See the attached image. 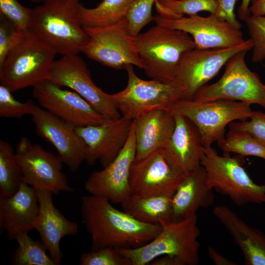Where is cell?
<instances>
[{
  "instance_id": "obj_30",
  "label": "cell",
  "mask_w": 265,
  "mask_h": 265,
  "mask_svg": "<svg viewBox=\"0 0 265 265\" xmlns=\"http://www.w3.org/2000/svg\"><path fill=\"white\" fill-rule=\"evenodd\" d=\"M225 153H235L242 157L253 156L265 160V145L249 132L229 129L224 139L217 142Z\"/></svg>"
},
{
  "instance_id": "obj_4",
  "label": "cell",
  "mask_w": 265,
  "mask_h": 265,
  "mask_svg": "<svg viewBox=\"0 0 265 265\" xmlns=\"http://www.w3.org/2000/svg\"><path fill=\"white\" fill-rule=\"evenodd\" d=\"M56 53L30 29L0 64V84L14 92L48 80Z\"/></svg>"
},
{
  "instance_id": "obj_21",
  "label": "cell",
  "mask_w": 265,
  "mask_h": 265,
  "mask_svg": "<svg viewBox=\"0 0 265 265\" xmlns=\"http://www.w3.org/2000/svg\"><path fill=\"white\" fill-rule=\"evenodd\" d=\"M174 115L175 129L164 150L171 165L185 177L201 165L204 147L200 132L194 123L184 116Z\"/></svg>"
},
{
  "instance_id": "obj_26",
  "label": "cell",
  "mask_w": 265,
  "mask_h": 265,
  "mask_svg": "<svg viewBox=\"0 0 265 265\" xmlns=\"http://www.w3.org/2000/svg\"><path fill=\"white\" fill-rule=\"evenodd\" d=\"M166 194L130 195L121 204L123 211L143 223L162 226L172 222V199Z\"/></svg>"
},
{
  "instance_id": "obj_24",
  "label": "cell",
  "mask_w": 265,
  "mask_h": 265,
  "mask_svg": "<svg viewBox=\"0 0 265 265\" xmlns=\"http://www.w3.org/2000/svg\"><path fill=\"white\" fill-rule=\"evenodd\" d=\"M214 199L208 184L205 170L200 165L180 182L172 199V222L193 215L200 208L211 206Z\"/></svg>"
},
{
  "instance_id": "obj_11",
  "label": "cell",
  "mask_w": 265,
  "mask_h": 265,
  "mask_svg": "<svg viewBox=\"0 0 265 265\" xmlns=\"http://www.w3.org/2000/svg\"><path fill=\"white\" fill-rule=\"evenodd\" d=\"M84 29L89 39L82 53L88 58L117 70L129 65L143 68L126 18L111 26Z\"/></svg>"
},
{
  "instance_id": "obj_8",
  "label": "cell",
  "mask_w": 265,
  "mask_h": 265,
  "mask_svg": "<svg viewBox=\"0 0 265 265\" xmlns=\"http://www.w3.org/2000/svg\"><path fill=\"white\" fill-rule=\"evenodd\" d=\"M248 51L244 50L233 55L226 62L220 79L202 87L192 99L239 101L257 104L265 109V84L247 66L245 56Z\"/></svg>"
},
{
  "instance_id": "obj_2",
  "label": "cell",
  "mask_w": 265,
  "mask_h": 265,
  "mask_svg": "<svg viewBox=\"0 0 265 265\" xmlns=\"http://www.w3.org/2000/svg\"><path fill=\"white\" fill-rule=\"evenodd\" d=\"M80 0H45L32 8L30 30L62 55L82 53L89 36L79 17Z\"/></svg>"
},
{
  "instance_id": "obj_34",
  "label": "cell",
  "mask_w": 265,
  "mask_h": 265,
  "mask_svg": "<svg viewBox=\"0 0 265 265\" xmlns=\"http://www.w3.org/2000/svg\"><path fill=\"white\" fill-rule=\"evenodd\" d=\"M80 265H132L129 259L116 248L106 247L82 253Z\"/></svg>"
},
{
  "instance_id": "obj_14",
  "label": "cell",
  "mask_w": 265,
  "mask_h": 265,
  "mask_svg": "<svg viewBox=\"0 0 265 265\" xmlns=\"http://www.w3.org/2000/svg\"><path fill=\"white\" fill-rule=\"evenodd\" d=\"M156 24L183 31L192 38L195 48H226L243 43L245 40L240 30L215 14L207 17L198 14L167 17L154 16Z\"/></svg>"
},
{
  "instance_id": "obj_20",
  "label": "cell",
  "mask_w": 265,
  "mask_h": 265,
  "mask_svg": "<svg viewBox=\"0 0 265 265\" xmlns=\"http://www.w3.org/2000/svg\"><path fill=\"white\" fill-rule=\"evenodd\" d=\"M39 205L38 216L33 228L39 233L40 241L49 252L56 265L61 264L63 257L60 247L61 239L66 236H74L79 226L67 219L54 206L51 192L37 189Z\"/></svg>"
},
{
  "instance_id": "obj_1",
  "label": "cell",
  "mask_w": 265,
  "mask_h": 265,
  "mask_svg": "<svg viewBox=\"0 0 265 265\" xmlns=\"http://www.w3.org/2000/svg\"><path fill=\"white\" fill-rule=\"evenodd\" d=\"M110 203L105 198L91 194L81 199L82 221L91 237L90 250L106 247L137 248L161 231V226L140 222Z\"/></svg>"
},
{
  "instance_id": "obj_12",
  "label": "cell",
  "mask_w": 265,
  "mask_h": 265,
  "mask_svg": "<svg viewBox=\"0 0 265 265\" xmlns=\"http://www.w3.org/2000/svg\"><path fill=\"white\" fill-rule=\"evenodd\" d=\"M15 154L23 173L22 182L36 190L53 194L74 191L62 171L64 163L58 155L45 150L38 144H32L25 137L20 140Z\"/></svg>"
},
{
  "instance_id": "obj_27",
  "label": "cell",
  "mask_w": 265,
  "mask_h": 265,
  "mask_svg": "<svg viewBox=\"0 0 265 265\" xmlns=\"http://www.w3.org/2000/svg\"><path fill=\"white\" fill-rule=\"evenodd\" d=\"M136 0H102L96 7L87 8L80 3L79 17L84 28H101L114 25L126 18Z\"/></svg>"
},
{
  "instance_id": "obj_25",
  "label": "cell",
  "mask_w": 265,
  "mask_h": 265,
  "mask_svg": "<svg viewBox=\"0 0 265 265\" xmlns=\"http://www.w3.org/2000/svg\"><path fill=\"white\" fill-rule=\"evenodd\" d=\"M213 213L240 248L246 265H265V234L242 220L233 211L217 206Z\"/></svg>"
},
{
  "instance_id": "obj_15",
  "label": "cell",
  "mask_w": 265,
  "mask_h": 265,
  "mask_svg": "<svg viewBox=\"0 0 265 265\" xmlns=\"http://www.w3.org/2000/svg\"><path fill=\"white\" fill-rule=\"evenodd\" d=\"M32 94L42 108L75 127L99 125L108 120L76 92L48 80L33 87Z\"/></svg>"
},
{
  "instance_id": "obj_5",
  "label": "cell",
  "mask_w": 265,
  "mask_h": 265,
  "mask_svg": "<svg viewBox=\"0 0 265 265\" xmlns=\"http://www.w3.org/2000/svg\"><path fill=\"white\" fill-rule=\"evenodd\" d=\"M160 233L147 244L135 248H116L130 260L132 265H145L155 259L170 255L180 258L186 265L199 261L200 230L196 214L163 225Z\"/></svg>"
},
{
  "instance_id": "obj_40",
  "label": "cell",
  "mask_w": 265,
  "mask_h": 265,
  "mask_svg": "<svg viewBox=\"0 0 265 265\" xmlns=\"http://www.w3.org/2000/svg\"><path fill=\"white\" fill-rule=\"evenodd\" d=\"M152 265H186L185 263L179 257L166 255L160 256L153 260Z\"/></svg>"
},
{
  "instance_id": "obj_39",
  "label": "cell",
  "mask_w": 265,
  "mask_h": 265,
  "mask_svg": "<svg viewBox=\"0 0 265 265\" xmlns=\"http://www.w3.org/2000/svg\"><path fill=\"white\" fill-rule=\"evenodd\" d=\"M209 257L215 265H237L232 260L227 259L212 247L208 248Z\"/></svg>"
},
{
  "instance_id": "obj_6",
  "label": "cell",
  "mask_w": 265,
  "mask_h": 265,
  "mask_svg": "<svg viewBox=\"0 0 265 265\" xmlns=\"http://www.w3.org/2000/svg\"><path fill=\"white\" fill-rule=\"evenodd\" d=\"M250 106L227 100L180 99L163 109L189 119L197 127L204 147L208 148L214 142L224 138L227 125L233 121L247 120L253 112Z\"/></svg>"
},
{
  "instance_id": "obj_28",
  "label": "cell",
  "mask_w": 265,
  "mask_h": 265,
  "mask_svg": "<svg viewBox=\"0 0 265 265\" xmlns=\"http://www.w3.org/2000/svg\"><path fill=\"white\" fill-rule=\"evenodd\" d=\"M23 173L12 146L0 140V192L1 196L11 197L22 183Z\"/></svg>"
},
{
  "instance_id": "obj_43",
  "label": "cell",
  "mask_w": 265,
  "mask_h": 265,
  "mask_svg": "<svg viewBox=\"0 0 265 265\" xmlns=\"http://www.w3.org/2000/svg\"><path fill=\"white\" fill-rule=\"evenodd\" d=\"M33 3H40L45 0H30Z\"/></svg>"
},
{
  "instance_id": "obj_36",
  "label": "cell",
  "mask_w": 265,
  "mask_h": 265,
  "mask_svg": "<svg viewBox=\"0 0 265 265\" xmlns=\"http://www.w3.org/2000/svg\"><path fill=\"white\" fill-rule=\"evenodd\" d=\"M229 129L239 130L249 132L265 145V112L253 111L247 120L232 122L229 124Z\"/></svg>"
},
{
  "instance_id": "obj_35",
  "label": "cell",
  "mask_w": 265,
  "mask_h": 265,
  "mask_svg": "<svg viewBox=\"0 0 265 265\" xmlns=\"http://www.w3.org/2000/svg\"><path fill=\"white\" fill-rule=\"evenodd\" d=\"M244 21L253 43L251 60L261 62L265 59V17L250 15Z\"/></svg>"
},
{
  "instance_id": "obj_3",
  "label": "cell",
  "mask_w": 265,
  "mask_h": 265,
  "mask_svg": "<svg viewBox=\"0 0 265 265\" xmlns=\"http://www.w3.org/2000/svg\"><path fill=\"white\" fill-rule=\"evenodd\" d=\"M134 44L146 75L166 83L173 82L182 57L195 48L188 33L157 24L134 37Z\"/></svg>"
},
{
  "instance_id": "obj_33",
  "label": "cell",
  "mask_w": 265,
  "mask_h": 265,
  "mask_svg": "<svg viewBox=\"0 0 265 265\" xmlns=\"http://www.w3.org/2000/svg\"><path fill=\"white\" fill-rule=\"evenodd\" d=\"M31 14L32 8L23 6L17 0H0V16L20 31L30 29Z\"/></svg>"
},
{
  "instance_id": "obj_37",
  "label": "cell",
  "mask_w": 265,
  "mask_h": 265,
  "mask_svg": "<svg viewBox=\"0 0 265 265\" xmlns=\"http://www.w3.org/2000/svg\"><path fill=\"white\" fill-rule=\"evenodd\" d=\"M24 33L17 29L8 21L0 16V64L9 52L20 41Z\"/></svg>"
},
{
  "instance_id": "obj_22",
  "label": "cell",
  "mask_w": 265,
  "mask_h": 265,
  "mask_svg": "<svg viewBox=\"0 0 265 265\" xmlns=\"http://www.w3.org/2000/svg\"><path fill=\"white\" fill-rule=\"evenodd\" d=\"M39 205L36 190L22 182L11 197L0 196V227L13 239L18 233L33 229Z\"/></svg>"
},
{
  "instance_id": "obj_13",
  "label": "cell",
  "mask_w": 265,
  "mask_h": 265,
  "mask_svg": "<svg viewBox=\"0 0 265 265\" xmlns=\"http://www.w3.org/2000/svg\"><path fill=\"white\" fill-rule=\"evenodd\" d=\"M48 81L73 90L107 120H116L121 117L110 94L94 83L85 62L78 54L62 55L54 60Z\"/></svg>"
},
{
  "instance_id": "obj_29",
  "label": "cell",
  "mask_w": 265,
  "mask_h": 265,
  "mask_svg": "<svg viewBox=\"0 0 265 265\" xmlns=\"http://www.w3.org/2000/svg\"><path fill=\"white\" fill-rule=\"evenodd\" d=\"M18 246L13 253L12 263L14 265H56L40 240H34L28 232L17 234L14 237Z\"/></svg>"
},
{
  "instance_id": "obj_19",
  "label": "cell",
  "mask_w": 265,
  "mask_h": 265,
  "mask_svg": "<svg viewBox=\"0 0 265 265\" xmlns=\"http://www.w3.org/2000/svg\"><path fill=\"white\" fill-rule=\"evenodd\" d=\"M31 116L37 134L54 146L71 171H77L85 161L86 149L76 127L38 106Z\"/></svg>"
},
{
  "instance_id": "obj_41",
  "label": "cell",
  "mask_w": 265,
  "mask_h": 265,
  "mask_svg": "<svg viewBox=\"0 0 265 265\" xmlns=\"http://www.w3.org/2000/svg\"><path fill=\"white\" fill-rule=\"evenodd\" d=\"M249 10L251 15H265V0H252Z\"/></svg>"
},
{
  "instance_id": "obj_23",
  "label": "cell",
  "mask_w": 265,
  "mask_h": 265,
  "mask_svg": "<svg viewBox=\"0 0 265 265\" xmlns=\"http://www.w3.org/2000/svg\"><path fill=\"white\" fill-rule=\"evenodd\" d=\"M136 145L135 161L141 160L168 144L175 127L174 115L160 108L133 120Z\"/></svg>"
},
{
  "instance_id": "obj_16",
  "label": "cell",
  "mask_w": 265,
  "mask_h": 265,
  "mask_svg": "<svg viewBox=\"0 0 265 265\" xmlns=\"http://www.w3.org/2000/svg\"><path fill=\"white\" fill-rule=\"evenodd\" d=\"M136 153L134 124L123 149L108 165L92 171L85 184L91 195L105 198L111 203L121 204L130 194L129 177Z\"/></svg>"
},
{
  "instance_id": "obj_31",
  "label": "cell",
  "mask_w": 265,
  "mask_h": 265,
  "mask_svg": "<svg viewBox=\"0 0 265 265\" xmlns=\"http://www.w3.org/2000/svg\"><path fill=\"white\" fill-rule=\"evenodd\" d=\"M155 5L158 14L167 17L191 16L203 11L214 14L216 9L215 0H155Z\"/></svg>"
},
{
  "instance_id": "obj_7",
  "label": "cell",
  "mask_w": 265,
  "mask_h": 265,
  "mask_svg": "<svg viewBox=\"0 0 265 265\" xmlns=\"http://www.w3.org/2000/svg\"><path fill=\"white\" fill-rule=\"evenodd\" d=\"M201 165L210 186L228 196L235 205L265 203V183H255L238 159L228 154L219 155L212 147L204 148Z\"/></svg>"
},
{
  "instance_id": "obj_42",
  "label": "cell",
  "mask_w": 265,
  "mask_h": 265,
  "mask_svg": "<svg viewBox=\"0 0 265 265\" xmlns=\"http://www.w3.org/2000/svg\"><path fill=\"white\" fill-rule=\"evenodd\" d=\"M252 0H242L238 10V16L240 20L245 21L251 15L249 7Z\"/></svg>"
},
{
  "instance_id": "obj_32",
  "label": "cell",
  "mask_w": 265,
  "mask_h": 265,
  "mask_svg": "<svg viewBox=\"0 0 265 265\" xmlns=\"http://www.w3.org/2000/svg\"><path fill=\"white\" fill-rule=\"evenodd\" d=\"M12 91L6 86L0 85V116L20 118L25 115H32L37 106L31 100L23 103L15 99Z\"/></svg>"
},
{
  "instance_id": "obj_9",
  "label": "cell",
  "mask_w": 265,
  "mask_h": 265,
  "mask_svg": "<svg viewBox=\"0 0 265 265\" xmlns=\"http://www.w3.org/2000/svg\"><path fill=\"white\" fill-rule=\"evenodd\" d=\"M125 70L128 77L127 86L123 90L110 94L121 116L133 120L181 99V91L173 82L141 79L132 65L127 66Z\"/></svg>"
},
{
  "instance_id": "obj_17",
  "label": "cell",
  "mask_w": 265,
  "mask_h": 265,
  "mask_svg": "<svg viewBox=\"0 0 265 265\" xmlns=\"http://www.w3.org/2000/svg\"><path fill=\"white\" fill-rule=\"evenodd\" d=\"M171 165L164 149L133 163L130 174V195H173L184 178Z\"/></svg>"
},
{
  "instance_id": "obj_10",
  "label": "cell",
  "mask_w": 265,
  "mask_h": 265,
  "mask_svg": "<svg viewBox=\"0 0 265 265\" xmlns=\"http://www.w3.org/2000/svg\"><path fill=\"white\" fill-rule=\"evenodd\" d=\"M253 48L250 38L229 48H194L182 57L173 82L181 91V99H192L196 93L213 78L234 54Z\"/></svg>"
},
{
  "instance_id": "obj_38",
  "label": "cell",
  "mask_w": 265,
  "mask_h": 265,
  "mask_svg": "<svg viewBox=\"0 0 265 265\" xmlns=\"http://www.w3.org/2000/svg\"><path fill=\"white\" fill-rule=\"evenodd\" d=\"M215 15L227 21L233 26L240 29L241 25L237 19L234 8L237 0H215Z\"/></svg>"
},
{
  "instance_id": "obj_18",
  "label": "cell",
  "mask_w": 265,
  "mask_h": 265,
  "mask_svg": "<svg viewBox=\"0 0 265 265\" xmlns=\"http://www.w3.org/2000/svg\"><path fill=\"white\" fill-rule=\"evenodd\" d=\"M132 122L121 116L99 125L76 127L85 145L87 164L98 161L104 168L111 162L124 147Z\"/></svg>"
}]
</instances>
